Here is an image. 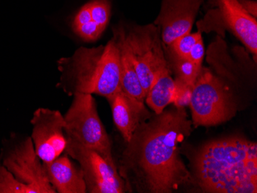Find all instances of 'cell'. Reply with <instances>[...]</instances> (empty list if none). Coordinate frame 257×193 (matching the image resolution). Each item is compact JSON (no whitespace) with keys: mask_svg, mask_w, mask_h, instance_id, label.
<instances>
[{"mask_svg":"<svg viewBox=\"0 0 257 193\" xmlns=\"http://www.w3.org/2000/svg\"><path fill=\"white\" fill-rule=\"evenodd\" d=\"M186 108L173 105L140 124L119 158L118 172L127 191L172 193L195 187L191 172L181 158L180 144L193 131Z\"/></svg>","mask_w":257,"mask_h":193,"instance_id":"6da1fadb","label":"cell"},{"mask_svg":"<svg viewBox=\"0 0 257 193\" xmlns=\"http://www.w3.org/2000/svg\"><path fill=\"white\" fill-rule=\"evenodd\" d=\"M190 156L195 187L203 192H257L256 142L239 136L213 139Z\"/></svg>","mask_w":257,"mask_h":193,"instance_id":"7a4b0ae2","label":"cell"},{"mask_svg":"<svg viewBox=\"0 0 257 193\" xmlns=\"http://www.w3.org/2000/svg\"><path fill=\"white\" fill-rule=\"evenodd\" d=\"M60 86L69 96L97 94L109 99L120 90L119 53L111 39L105 46L80 47L58 61Z\"/></svg>","mask_w":257,"mask_h":193,"instance_id":"3957f363","label":"cell"},{"mask_svg":"<svg viewBox=\"0 0 257 193\" xmlns=\"http://www.w3.org/2000/svg\"><path fill=\"white\" fill-rule=\"evenodd\" d=\"M112 31L123 42L134 62L140 83L146 94L154 79L170 70L163 49L161 33L154 24L147 25H115Z\"/></svg>","mask_w":257,"mask_h":193,"instance_id":"277c9868","label":"cell"},{"mask_svg":"<svg viewBox=\"0 0 257 193\" xmlns=\"http://www.w3.org/2000/svg\"><path fill=\"white\" fill-rule=\"evenodd\" d=\"M189 106L195 128L218 126L230 120L237 112L234 94L211 69L205 66L193 85Z\"/></svg>","mask_w":257,"mask_h":193,"instance_id":"5b68a950","label":"cell"},{"mask_svg":"<svg viewBox=\"0 0 257 193\" xmlns=\"http://www.w3.org/2000/svg\"><path fill=\"white\" fill-rule=\"evenodd\" d=\"M64 119L67 138L94 150L112 166L117 168L112 155L110 139L98 114L92 95H74Z\"/></svg>","mask_w":257,"mask_h":193,"instance_id":"8992f818","label":"cell"},{"mask_svg":"<svg viewBox=\"0 0 257 193\" xmlns=\"http://www.w3.org/2000/svg\"><path fill=\"white\" fill-rule=\"evenodd\" d=\"M206 15L199 23V31L216 30L221 35L229 30L246 50L253 55L256 63L257 19L249 15L238 0H204Z\"/></svg>","mask_w":257,"mask_h":193,"instance_id":"52a82bcc","label":"cell"},{"mask_svg":"<svg viewBox=\"0 0 257 193\" xmlns=\"http://www.w3.org/2000/svg\"><path fill=\"white\" fill-rule=\"evenodd\" d=\"M65 152L79 162L83 171L86 191L89 193H124L125 181L118 169L94 150L67 138Z\"/></svg>","mask_w":257,"mask_h":193,"instance_id":"ba28073f","label":"cell"},{"mask_svg":"<svg viewBox=\"0 0 257 193\" xmlns=\"http://www.w3.org/2000/svg\"><path fill=\"white\" fill-rule=\"evenodd\" d=\"M3 165L30 188V193H56L45 174L31 137L9 147L3 155Z\"/></svg>","mask_w":257,"mask_h":193,"instance_id":"9c48e42d","label":"cell"},{"mask_svg":"<svg viewBox=\"0 0 257 193\" xmlns=\"http://www.w3.org/2000/svg\"><path fill=\"white\" fill-rule=\"evenodd\" d=\"M31 124L32 140L42 162H51L65 152L66 122L60 111L40 108L33 113Z\"/></svg>","mask_w":257,"mask_h":193,"instance_id":"30bf717a","label":"cell"},{"mask_svg":"<svg viewBox=\"0 0 257 193\" xmlns=\"http://www.w3.org/2000/svg\"><path fill=\"white\" fill-rule=\"evenodd\" d=\"M204 0H162L154 25L160 28L164 46L190 33Z\"/></svg>","mask_w":257,"mask_h":193,"instance_id":"8fae6325","label":"cell"},{"mask_svg":"<svg viewBox=\"0 0 257 193\" xmlns=\"http://www.w3.org/2000/svg\"><path fill=\"white\" fill-rule=\"evenodd\" d=\"M108 101L112 109L114 123L125 142H128L137 127L147 120L152 113L145 106L144 101L130 96L122 89L111 96Z\"/></svg>","mask_w":257,"mask_h":193,"instance_id":"7c38bea8","label":"cell"},{"mask_svg":"<svg viewBox=\"0 0 257 193\" xmlns=\"http://www.w3.org/2000/svg\"><path fill=\"white\" fill-rule=\"evenodd\" d=\"M110 17V0H91L75 15L72 28L83 41L95 42L106 30Z\"/></svg>","mask_w":257,"mask_h":193,"instance_id":"4fadbf2b","label":"cell"},{"mask_svg":"<svg viewBox=\"0 0 257 193\" xmlns=\"http://www.w3.org/2000/svg\"><path fill=\"white\" fill-rule=\"evenodd\" d=\"M43 166L46 177L56 192H87L83 171L67 154L60 155L51 162H43Z\"/></svg>","mask_w":257,"mask_h":193,"instance_id":"5bb4252c","label":"cell"},{"mask_svg":"<svg viewBox=\"0 0 257 193\" xmlns=\"http://www.w3.org/2000/svg\"><path fill=\"white\" fill-rule=\"evenodd\" d=\"M112 39L115 41L119 50L121 89L130 96L145 102L147 94L140 83L134 62L125 44L120 37L114 32Z\"/></svg>","mask_w":257,"mask_h":193,"instance_id":"9a60e30c","label":"cell"},{"mask_svg":"<svg viewBox=\"0 0 257 193\" xmlns=\"http://www.w3.org/2000/svg\"><path fill=\"white\" fill-rule=\"evenodd\" d=\"M174 79L170 70L162 72L149 89L145 102L154 112L159 114L173 104L175 93Z\"/></svg>","mask_w":257,"mask_h":193,"instance_id":"2e32d148","label":"cell"},{"mask_svg":"<svg viewBox=\"0 0 257 193\" xmlns=\"http://www.w3.org/2000/svg\"><path fill=\"white\" fill-rule=\"evenodd\" d=\"M163 49L169 69L172 75H174L175 81L193 86L202 66H196L188 59L179 56L170 46L163 45Z\"/></svg>","mask_w":257,"mask_h":193,"instance_id":"e0dca14e","label":"cell"},{"mask_svg":"<svg viewBox=\"0 0 257 193\" xmlns=\"http://www.w3.org/2000/svg\"><path fill=\"white\" fill-rule=\"evenodd\" d=\"M202 37L201 32L186 33L179 38L176 39L171 44L169 45L175 53L183 58L188 59L190 53L193 51L196 43L200 41Z\"/></svg>","mask_w":257,"mask_h":193,"instance_id":"ac0fdd59","label":"cell"},{"mask_svg":"<svg viewBox=\"0 0 257 193\" xmlns=\"http://www.w3.org/2000/svg\"><path fill=\"white\" fill-rule=\"evenodd\" d=\"M0 193H30V190L4 165H0Z\"/></svg>","mask_w":257,"mask_h":193,"instance_id":"d6986e66","label":"cell"},{"mask_svg":"<svg viewBox=\"0 0 257 193\" xmlns=\"http://www.w3.org/2000/svg\"><path fill=\"white\" fill-rule=\"evenodd\" d=\"M175 85L176 87L173 105L177 108H186L190 106L193 86L178 81H175Z\"/></svg>","mask_w":257,"mask_h":193,"instance_id":"ffe728a7","label":"cell"},{"mask_svg":"<svg viewBox=\"0 0 257 193\" xmlns=\"http://www.w3.org/2000/svg\"><path fill=\"white\" fill-rule=\"evenodd\" d=\"M242 8L249 15L257 19V2L255 0H238Z\"/></svg>","mask_w":257,"mask_h":193,"instance_id":"44dd1931","label":"cell"}]
</instances>
